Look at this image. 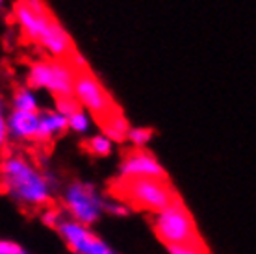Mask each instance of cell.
I'll list each match as a JSON object with an SVG mask.
<instances>
[{"label":"cell","instance_id":"obj_12","mask_svg":"<svg viewBox=\"0 0 256 254\" xmlns=\"http://www.w3.org/2000/svg\"><path fill=\"white\" fill-rule=\"evenodd\" d=\"M100 126H102L104 136H108L110 140H114V141H124V140H128L130 124H128V121L124 119L122 112H119V114L108 117L106 121L100 122Z\"/></svg>","mask_w":256,"mask_h":254},{"label":"cell","instance_id":"obj_7","mask_svg":"<svg viewBox=\"0 0 256 254\" xmlns=\"http://www.w3.org/2000/svg\"><path fill=\"white\" fill-rule=\"evenodd\" d=\"M58 232L64 238V242L67 243V247L74 254H90L98 242V238L91 232L90 226H86L74 219H64Z\"/></svg>","mask_w":256,"mask_h":254},{"label":"cell","instance_id":"obj_11","mask_svg":"<svg viewBox=\"0 0 256 254\" xmlns=\"http://www.w3.org/2000/svg\"><path fill=\"white\" fill-rule=\"evenodd\" d=\"M52 60H39L30 65L28 76H26V88L39 89L45 88L50 91L52 88Z\"/></svg>","mask_w":256,"mask_h":254},{"label":"cell","instance_id":"obj_23","mask_svg":"<svg viewBox=\"0 0 256 254\" xmlns=\"http://www.w3.org/2000/svg\"><path fill=\"white\" fill-rule=\"evenodd\" d=\"M90 254H117V252H114V250H112V248H110L108 245L102 242V240H98V242H96V245L93 247V250H91Z\"/></svg>","mask_w":256,"mask_h":254},{"label":"cell","instance_id":"obj_4","mask_svg":"<svg viewBox=\"0 0 256 254\" xmlns=\"http://www.w3.org/2000/svg\"><path fill=\"white\" fill-rule=\"evenodd\" d=\"M64 206L70 219L91 226L104 214V197L91 184L72 182L64 193Z\"/></svg>","mask_w":256,"mask_h":254},{"label":"cell","instance_id":"obj_14","mask_svg":"<svg viewBox=\"0 0 256 254\" xmlns=\"http://www.w3.org/2000/svg\"><path fill=\"white\" fill-rule=\"evenodd\" d=\"M86 150L91 152L93 156H108L112 152V140L108 136H93L88 143H86Z\"/></svg>","mask_w":256,"mask_h":254},{"label":"cell","instance_id":"obj_3","mask_svg":"<svg viewBox=\"0 0 256 254\" xmlns=\"http://www.w3.org/2000/svg\"><path fill=\"white\" fill-rule=\"evenodd\" d=\"M152 226L156 236L167 247L174 245H202L192 214L182 200L173 202L164 212L152 216Z\"/></svg>","mask_w":256,"mask_h":254},{"label":"cell","instance_id":"obj_5","mask_svg":"<svg viewBox=\"0 0 256 254\" xmlns=\"http://www.w3.org/2000/svg\"><path fill=\"white\" fill-rule=\"evenodd\" d=\"M74 91H76V98L80 100V104L90 110L98 122L106 121L108 117L121 112V108L116 104V100L106 91V88L91 72V69L78 72Z\"/></svg>","mask_w":256,"mask_h":254},{"label":"cell","instance_id":"obj_18","mask_svg":"<svg viewBox=\"0 0 256 254\" xmlns=\"http://www.w3.org/2000/svg\"><path fill=\"white\" fill-rule=\"evenodd\" d=\"M104 212L110 214V216H117V217H124L128 216L130 212V206L126 202H122L119 198H104Z\"/></svg>","mask_w":256,"mask_h":254},{"label":"cell","instance_id":"obj_2","mask_svg":"<svg viewBox=\"0 0 256 254\" xmlns=\"http://www.w3.org/2000/svg\"><path fill=\"white\" fill-rule=\"evenodd\" d=\"M114 197L126 202L130 208L150 212L152 216L164 212L178 195L167 178H121L114 184Z\"/></svg>","mask_w":256,"mask_h":254},{"label":"cell","instance_id":"obj_22","mask_svg":"<svg viewBox=\"0 0 256 254\" xmlns=\"http://www.w3.org/2000/svg\"><path fill=\"white\" fill-rule=\"evenodd\" d=\"M8 138H10V130H8V121H6V117L2 115V119H0V145H2V148H4V152H6Z\"/></svg>","mask_w":256,"mask_h":254},{"label":"cell","instance_id":"obj_19","mask_svg":"<svg viewBox=\"0 0 256 254\" xmlns=\"http://www.w3.org/2000/svg\"><path fill=\"white\" fill-rule=\"evenodd\" d=\"M69 128L72 130V132H78V134L88 132V128H90V117L84 114V110H80V112L70 115L69 117Z\"/></svg>","mask_w":256,"mask_h":254},{"label":"cell","instance_id":"obj_8","mask_svg":"<svg viewBox=\"0 0 256 254\" xmlns=\"http://www.w3.org/2000/svg\"><path fill=\"white\" fill-rule=\"evenodd\" d=\"M10 138L15 140H38L39 112H19L13 110L6 117Z\"/></svg>","mask_w":256,"mask_h":254},{"label":"cell","instance_id":"obj_1","mask_svg":"<svg viewBox=\"0 0 256 254\" xmlns=\"http://www.w3.org/2000/svg\"><path fill=\"white\" fill-rule=\"evenodd\" d=\"M52 178L43 174L22 156H4L2 188L20 206L45 208L50 202Z\"/></svg>","mask_w":256,"mask_h":254},{"label":"cell","instance_id":"obj_15","mask_svg":"<svg viewBox=\"0 0 256 254\" xmlns=\"http://www.w3.org/2000/svg\"><path fill=\"white\" fill-rule=\"evenodd\" d=\"M80 110H82V104L76 96H60V98H56V112H60L65 117H70Z\"/></svg>","mask_w":256,"mask_h":254},{"label":"cell","instance_id":"obj_6","mask_svg":"<svg viewBox=\"0 0 256 254\" xmlns=\"http://www.w3.org/2000/svg\"><path fill=\"white\" fill-rule=\"evenodd\" d=\"M119 176L121 178H167L166 169L145 148L134 146L122 156L119 166Z\"/></svg>","mask_w":256,"mask_h":254},{"label":"cell","instance_id":"obj_9","mask_svg":"<svg viewBox=\"0 0 256 254\" xmlns=\"http://www.w3.org/2000/svg\"><path fill=\"white\" fill-rule=\"evenodd\" d=\"M52 15H48V17H39V15H36L30 8L26 6L22 0H17L15 6H13V17H15V20L20 24L22 32L26 34V38L30 39V41H36L38 44L41 41V34H43L46 22H48V19H50Z\"/></svg>","mask_w":256,"mask_h":254},{"label":"cell","instance_id":"obj_20","mask_svg":"<svg viewBox=\"0 0 256 254\" xmlns=\"http://www.w3.org/2000/svg\"><path fill=\"white\" fill-rule=\"evenodd\" d=\"M167 248L171 254H208L204 245H174Z\"/></svg>","mask_w":256,"mask_h":254},{"label":"cell","instance_id":"obj_21","mask_svg":"<svg viewBox=\"0 0 256 254\" xmlns=\"http://www.w3.org/2000/svg\"><path fill=\"white\" fill-rule=\"evenodd\" d=\"M0 254H28V252H26L20 245H17L15 242L2 240V242H0Z\"/></svg>","mask_w":256,"mask_h":254},{"label":"cell","instance_id":"obj_10","mask_svg":"<svg viewBox=\"0 0 256 254\" xmlns=\"http://www.w3.org/2000/svg\"><path fill=\"white\" fill-rule=\"evenodd\" d=\"M69 128V117L62 115L56 110L39 112V134L38 141H48L58 138Z\"/></svg>","mask_w":256,"mask_h":254},{"label":"cell","instance_id":"obj_13","mask_svg":"<svg viewBox=\"0 0 256 254\" xmlns=\"http://www.w3.org/2000/svg\"><path fill=\"white\" fill-rule=\"evenodd\" d=\"M13 110H19V112H39L36 96L32 95L30 88H19L13 95Z\"/></svg>","mask_w":256,"mask_h":254},{"label":"cell","instance_id":"obj_17","mask_svg":"<svg viewBox=\"0 0 256 254\" xmlns=\"http://www.w3.org/2000/svg\"><path fill=\"white\" fill-rule=\"evenodd\" d=\"M41 221L43 224H46L48 228H60V224L64 222V217H62V212L54 206H45L43 212H41Z\"/></svg>","mask_w":256,"mask_h":254},{"label":"cell","instance_id":"obj_16","mask_svg":"<svg viewBox=\"0 0 256 254\" xmlns=\"http://www.w3.org/2000/svg\"><path fill=\"white\" fill-rule=\"evenodd\" d=\"M152 128H130L128 141L138 148H145V145L152 140Z\"/></svg>","mask_w":256,"mask_h":254}]
</instances>
